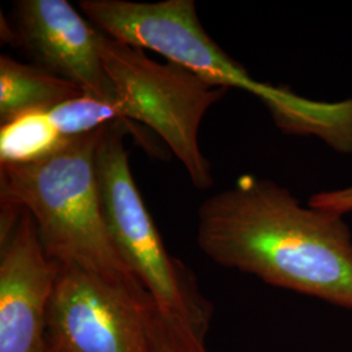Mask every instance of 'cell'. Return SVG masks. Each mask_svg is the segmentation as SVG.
Returning a JSON list of instances; mask_svg holds the SVG:
<instances>
[{"label": "cell", "instance_id": "obj_8", "mask_svg": "<svg viewBox=\"0 0 352 352\" xmlns=\"http://www.w3.org/2000/svg\"><path fill=\"white\" fill-rule=\"evenodd\" d=\"M0 352H45L47 311L59 264L43 250L25 209L0 234Z\"/></svg>", "mask_w": 352, "mask_h": 352}, {"label": "cell", "instance_id": "obj_1", "mask_svg": "<svg viewBox=\"0 0 352 352\" xmlns=\"http://www.w3.org/2000/svg\"><path fill=\"white\" fill-rule=\"evenodd\" d=\"M199 247L214 263L352 311V234L342 214L243 175L202 202Z\"/></svg>", "mask_w": 352, "mask_h": 352}, {"label": "cell", "instance_id": "obj_6", "mask_svg": "<svg viewBox=\"0 0 352 352\" xmlns=\"http://www.w3.org/2000/svg\"><path fill=\"white\" fill-rule=\"evenodd\" d=\"M151 305L77 266L59 265L45 352H148Z\"/></svg>", "mask_w": 352, "mask_h": 352}, {"label": "cell", "instance_id": "obj_7", "mask_svg": "<svg viewBox=\"0 0 352 352\" xmlns=\"http://www.w3.org/2000/svg\"><path fill=\"white\" fill-rule=\"evenodd\" d=\"M6 41L23 47L34 65L65 78L84 93L120 102L101 56L102 32L67 0H19Z\"/></svg>", "mask_w": 352, "mask_h": 352}, {"label": "cell", "instance_id": "obj_10", "mask_svg": "<svg viewBox=\"0 0 352 352\" xmlns=\"http://www.w3.org/2000/svg\"><path fill=\"white\" fill-rule=\"evenodd\" d=\"M67 141L47 111L20 115L0 128V164L34 162L60 149Z\"/></svg>", "mask_w": 352, "mask_h": 352}, {"label": "cell", "instance_id": "obj_3", "mask_svg": "<svg viewBox=\"0 0 352 352\" xmlns=\"http://www.w3.org/2000/svg\"><path fill=\"white\" fill-rule=\"evenodd\" d=\"M133 129L138 128L132 122L106 126L96 154L97 183L109 232L154 307L206 336L213 305L202 295L193 272L166 250L132 175L124 136L131 132L146 146V139Z\"/></svg>", "mask_w": 352, "mask_h": 352}, {"label": "cell", "instance_id": "obj_12", "mask_svg": "<svg viewBox=\"0 0 352 352\" xmlns=\"http://www.w3.org/2000/svg\"><path fill=\"white\" fill-rule=\"evenodd\" d=\"M148 352H209L205 336L155 309L148 316Z\"/></svg>", "mask_w": 352, "mask_h": 352}, {"label": "cell", "instance_id": "obj_4", "mask_svg": "<svg viewBox=\"0 0 352 352\" xmlns=\"http://www.w3.org/2000/svg\"><path fill=\"white\" fill-rule=\"evenodd\" d=\"M101 56L131 122L149 126L164 140L196 188H210L212 166L200 149L199 131L205 113L228 89L213 87L179 64L158 63L103 32Z\"/></svg>", "mask_w": 352, "mask_h": 352}, {"label": "cell", "instance_id": "obj_13", "mask_svg": "<svg viewBox=\"0 0 352 352\" xmlns=\"http://www.w3.org/2000/svg\"><path fill=\"white\" fill-rule=\"evenodd\" d=\"M309 206L330 210L342 215L352 212V186L346 188L317 193L312 196Z\"/></svg>", "mask_w": 352, "mask_h": 352}, {"label": "cell", "instance_id": "obj_9", "mask_svg": "<svg viewBox=\"0 0 352 352\" xmlns=\"http://www.w3.org/2000/svg\"><path fill=\"white\" fill-rule=\"evenodd\" d=\"M84 91L74 82L37 65L0 56V123L34 111H49Z\"/></svg>", "mask_w": 352, "mask_h": 352}, {"label": "cell", "instance_id": "obj_2", "mask_svg": "<svg viewBox=\"0 0 352 352\" xmlns=\"http://www.w3.org/2000/svg\"><path fill=\"white\" fill-rule=\"evenodd\" d=\"M106 126L69 139L34 162L0 164L1 204L32 214L43 250L55 263L77 266L151 302L116 250L104 219L96 154Z\"/></svg>", "mask_w": 352, "mask_h": 352}, {"label": "cell", "instance_id": "obj_5", "mask_svg": "<svg viewBox=\"0 0 352 352\" xmlns=\"http://www.w3.org/2000/svg\"><path fill=\"white\" fill-rule=\"evenodd\" d=\"M78 7L109 37L135 49L155 51L213 87L250 91L265 106L276 101L282 91L254 80L214 42L199 20L193 0H81Z\"/></svg>", "mask_w": 352, "mask_h": 352}, {"label": "cell", "instance_id": "obj_11", "mask_svg": "<svg viewBox=\"0 0 352 352\" xmlns=\"http://www.w3.org/2000/svg\"><path fill=\"white\" fill-rule=\"evenodd\" d=\"M52 124L64 139H75L116 122H129L123 102H110L82 93L47 111Z\"/></svg>", "mask_w": 352, "mask_h": 352}]
</instances>
